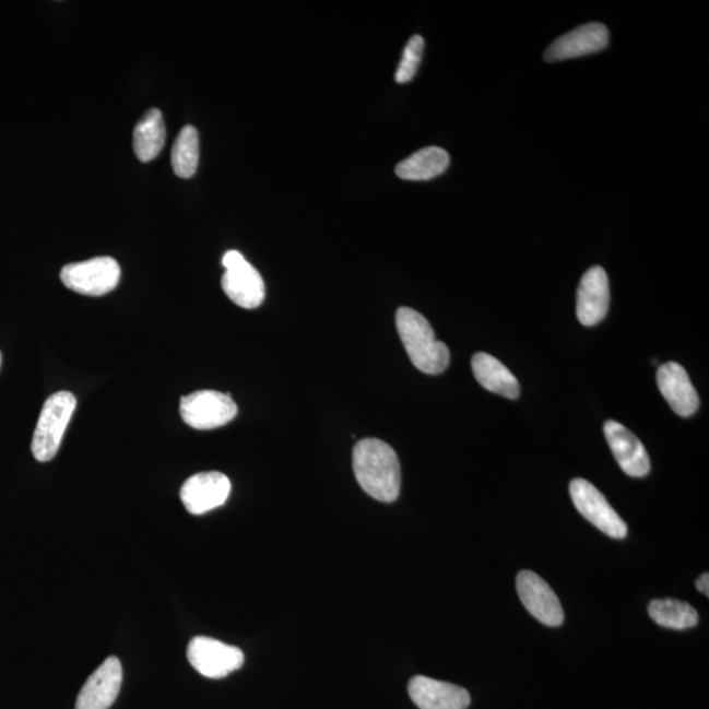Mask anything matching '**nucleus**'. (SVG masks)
Listing matches in <instances>:
<instances>
[{
    "label": "nucleus",
    "instance_id": "2eb2a0df",
    "mask_svg": "<svg viewBox=\"0 0 709 709\" xmlns=\"http://www.w3.org/2000/svg\"><path fill=\"white\" fill-rule=\"evenodd\" d=\"M409 695L421 709H466L471 705L465 688L422 675L410 681Z\"/></svg>",
    "mask_w": 709,
    "mask_h": 709
},
{
    "label": "nucleus",
    "instance_id": "4be33fe9",
    "mask_svg": "<svg viewBox=\"0 0 709 709\" xmlns=\"http://www.w3.org/2000/svg\"><path fill=\"white\" fill-rule=\"evenodd\" d=\"M423 50H425V40H423L422 36L416 35L410 38L405 49H403L399 68H397V83H407L413 80L416 71H418Z\"/></svg>",
    "mask_w": 709,
    "mask_h": 709
},
{
    "label": "nucleus",
    "instance_id": "f03ea898",
    "mask_svg": "<svg viewBox=\"0 0 709 709\" xmlns=\"http://www.w3.org/2000/svg\"><path fill=\"white\" fill-rule=\"evenodd\" d=\"M395 324L403 347L416 368L427 375L445 373L451 359L450 350L444 342L437 341L425 317L412 308H400L397 310Z\"/></svg>",
    "mask_w": 709,
    "mask_h": 709
},
{
    "label": "nucleus",
    "instance_id": "9b49d317",
    "mask_svg": "<svg viewBox=\"0 0 709 709\" xmlns=\"http://www.w3.org/2000/svg\"><path fill=\"white\" fill-rule=\"evenodd\" d=\"M121 683V662L117 657H108L84 683L75 709H109L119 696Z\"/></svg>",
    "mask_w": 709,
    "mask_h": 709
},
{
    "label": "nucleus",
    "instance_id": "aec40b11",
    "mask_svg": "<svg viewBox=\"0 0 709 709\" xmlns=\"http://www.w3.org/2000/svg\"><path fill=\"white\" fill-rule=\"evenodd\" d=\"M649 616L661 627L683 630L693 628L699 622L696 610L686 602L654 600L649 603Z\"/></svg>",
    "mask_w": 709,
    "mask_h": 709
},
{
    "label": "nucleus",
    "instance_id": "0eeeda50",
    "mask_svg": "<svg viewBox=\"0 0 709 709\" xmlns=\"http://www.w3.org/2000/svg\"><path fill=\"white\" fill-rule=\"evenodd\" d=\"M569 492L576 509L596 529L613 539L627 536L628 527L626 522L593 484L583 478H575L570 483Z\"/></svg>",
    "mask_w": 709,
    "mask_h": 709
},
{
    "label": "nucleus",
    "instance_id": "1a4fd4ad",
    "mask_svg": "<svg viewBox=\"0 0 709 709\" xmlns=\"http://www.w3.org/2000/svg\"><path fill=\"white\" fill-rule=\"evenodd\" d=\"M517 591L523 606L535 619L548 627L562 626L564 623L562 603L542 577L530 570L520 571L517 577Z\"/></svg>",
    "mask_w": 709,
    "mask_h": 709
},
{
    "label": "nucleus",
    "instance_id": "dca6fc26",
    "mask_svg": "<svg viewBox=\"0 0 709 709\" xmlns=\"http://www.w3.org/2000/svg\"><path fill=\"white\" fill-rule=\"evenodd\" d=\"M657 386L674 412L689 416L699 407V394L696 392L687 370L675 362L662 364L657 373Z\"/></svg>",
    "mask_w": 709,
    "mask_h": 709
},
{
    "label": "nucleus",
    "instance_id": "6ab92c4d",
    "mask_svg": "<svg viewBox=\"0 0 709 709\" xmlns=\"http://www.w3.org/2000/svg\"><path fill=\"white\" fill-rule=\"evenodd\" d=\"M166 142L164 116L159 109H151L137 123L133 133V147L137 158L151 162L157 158Z\"/></svg>",
    "mask_w": 709,
    "mask_h": 709
},
{
    "label": "nucleus",
    "instance_id": "423d86ee",
    "mask_svg": "<svg viewBox=\"0 0 709 709\" xmlns=\"http://www.w3.org/2000/svg\"><path fill=\"white\" fill-rule=\"evenodd\" d=\"M225 273L221 284L225 295L244 309H256L262 305L265 285L260 273L237 250L227 251L223 258Z\"/></svg>",
    "mask_w": 709,
    "mask_h": 709
},
{
    "label": "nucleus",
    "instance_id": "f257e3e1",
    "mask_svg": "<svg viewBox=\"0 0 709 709\" xmlns=\"http://www.w3.org/2000/svg\"><path fill=\"white\" fill-rule=\"evenodd\" d=\"M353 466L357 483L368 496L386 504L400 497V460L386 441L375 438L361 440L354 448Z\"/></svg>",
    "mask_w": 709,
    "mask_h": 709
},
{
    "label": "nucleus",
    "instance_id": "7ed1b4c3",
    "mask_svg": "<svg viewBox=\"0 0 709 709\" xmlns=\"http://www.w3.org/2000/svg\"><path fill=\"white\" fill-rule=\"evenodd\" d=\"M76 407L73 393L58 392L45 401L31 450L40 463L54 460Z\"/></svg>",
    "mask_w": 709,
    "mask_h": 709
},
{
    "label": "nucleus",
    "instance_id": "5701e85b",
    "mask_svg": "<svg viewBox=\"0 0 709 709\" xmlns=\"http://www.w3.org/2000/svg\"><path fill=\"white\" fill-rule=\"evenodd\" d=\"M696 589L700 591V593L705 594L706 596H709V575L705 574L699 577V580L696 581Z\"/></svg>",
    "mask_w": 709,
    "mask_h": 709
},
{
    "label": "nucleus",
    "instance_id": "b1692460",
    "mask_svg": "<svg viewBox=\"0 0 709 709\" xmlns=\"http://www.w3.org/2000/svg\"><path fill=\"white\" fill-rule=\"evenodd\" d=\"M0 367H2V354H0Z\"/></svg>",
    "mask_w": 709,
    "mask_h": 709
},
{
    "label": "nucleus",
    "instance_id": "f3484780",
    "mask_svg": "<svg viewBox=\"0 0 709 709\" xmlns=\"http://www.w3.org/2000/svg\"><path fill=\"white\" fill-rule=\"evenodd\" d=\"M472 370L480 386L489 392L510 400L518 399L520 394L519 381L497 357L477 353L472 357Z\"/></svg>",
    "mask_w": 709,
    "mask_h": 709
},
{
    "label": "nucleus",
    "instance_id": "9d476101",
    "mask_svg": "<svg viewBox=\"0 0 709 709\" xmlns=\"http://www.w3.org/2000/svg\"><path fill=\"white\" fill-rule=\"evenodd\" d=\"M231 492V480L224 473L203 472L186 481L180 489V499L188 512L203 516L225 505Z\"/></svg>",
    "mask_w": 709,
    "mask_h": 709
},
{
    "label": "nucleus",
    "instance_id": "f8f14e48",
    "mask_svg": "<svg viewBox=\"0 0 709 709\" xmlns=\"http://www.w3.org/2000/svg\"><path fill=\"white\" fill-rule=\"evenodd\" d=\"M608 40V29L603 24H584L553 42L545 50L544 58L545 61L556 62L594 55L606 49Z\"/></svg>",
    "mask_w": 709,
    "mask_h": 709
},
{
    "label": "nucleus",
    "instance_id": "ddd939ff",
    "mask_svg": "<svg viewBox=\"0 0 709 709\" xmlns=\"http://www.w3.org/2000/svg\"><path fill=\"white\" fill-rule=\"evenodd\" d=\"M610 282L600 265L584 272L577 291V317L583 327H595L607 316L610 308Z\"/></svg>",
    "mask_w": 709,
    "mask_h": 709
},
{
    "label": "nucleus",
    "instance_id": "412c9836",
    "mask_svg": "<svg viewBox=\"0 0 709 709\" xmlns=\"http://www.w3.org/2000/svg\"><path fill=\"white\" fill-rule=\"evenodd\" d=\"M199 133L197 128L187 126L180 130L172 153V165L179 178L190 179L197 174L199 165Z\"/></svg>",
    "mask_w": 709,
    "mask_h": 709
},
{
    "label": "nucleus",
    "instance_id": "a211bd4d",
    "mask_svg": "<svg viewBox=\"0 0 709 709\" xmlns=\"http://www.w3.org/2000/svg\"><path fill=\"white\" fill-rule=\"evenodd\" d=\"M450 166V155L445 149L430 146L410 155L395 167L397 177L403 180H430Z\"/></svg>",
    "mask_w": 709,
    "mask_h": 709
},
{
    "label": "nucleus",
    "instance_id": "39448f33",
    "mask_svg": "<svg viewBox=\"0 0 709 709\" xmlns=\"http://www.w3.org/2000/svg\"><path fill=\"white\" fill-rule=\"evenodd\" d=\"M237 403L231 394L216 390H199L181 397L180 415L188 426L197 430H213L227 425L236 418Z\"/></svg>",
    "mask_w": 709,
    "mask_h": 709
},
{
    "label": "nucleus",
    "instance_id": "20e7f679",
    "mask_svg": "<svg viewBox=\"0 0 709 709\" xmlns=\"http://www.w3.org/2000/svg\"><path fill=\"white\" fill-rule=\"evenodd\" d=\"M121 269L114 258L97 257L86 262L64 265L61 280L64 287L76 294L99 297L113 292L120 283Z\"/></svg>",
    "mask_w": 709,
    "mask_h": 709
},
{
    "label": "nucleus",
    "instance_id": "4468645a",
    "mask_svg": "<svg viewBox=\"0 0 709 709\" xmlns=\"http://www.w3.org/2000/svg\"><path fill=\"white\" fill-rule=\"evenodd\" d=\"M604 437L613 451L617 464L630 477H646L650 472V460L646 447L627 427L616 421L604 423Z\"/></svg>",
    "mask_w": 709,
    "mask_h": 709
},
{
    "label": "nucleus",
    "instance_id": "6e6552de",
    "mask_svg": "<svg viewBox=\"0 0 709 709\" xmlns=\"http://www.w3.org/2000/svg\"><path fill=\"white\" fill-rule=\"evenodd\" d=\"M187 659L198 673L211 680L225 678L245 662L239 648L204 636L193 637L188 643Z\"/></svg>",
    "mask_w": 709,
    "mask_h": 709
}]
</instances>
